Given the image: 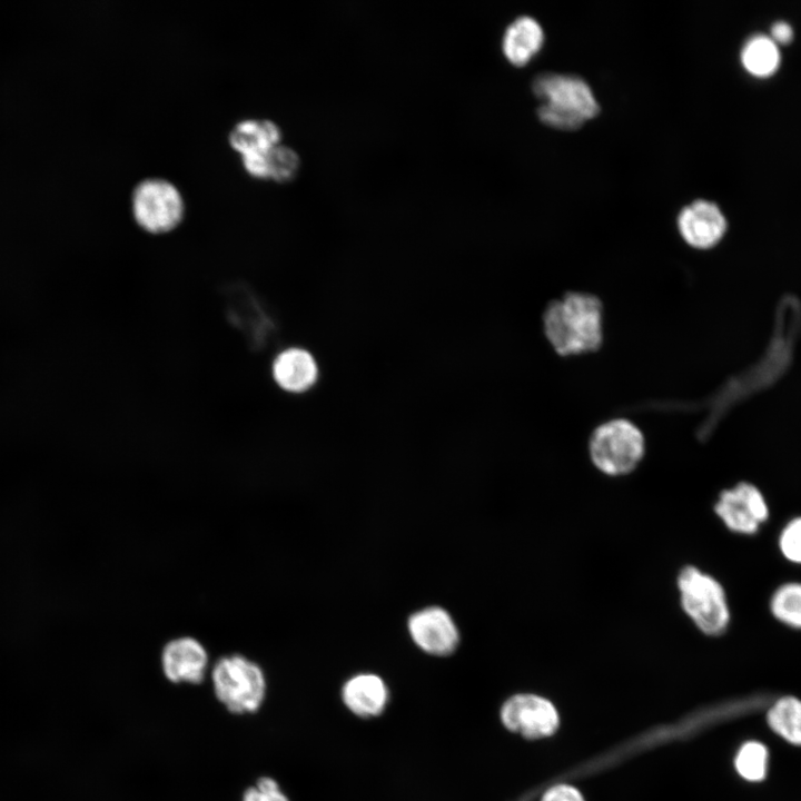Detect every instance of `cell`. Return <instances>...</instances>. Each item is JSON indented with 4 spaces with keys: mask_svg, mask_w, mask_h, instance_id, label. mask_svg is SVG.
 Masks as SVG:
<instances>
[{
    "mask_svg": "<svg viewBox=\"0 0 801 801\" xmlns=\"http://www.w3.org/2000/svg\"><path fill=\"white\" fill-rule=\"evenodd\" d=\"M594 466L609 476L633 472L644 455V437L629 419L613 418L597 426L589 439Z\"/></svg>",
    "mask_w": 801,
    "mask_h": 801,
    "instance_id": "5",
    "label": "cell"
},
{
    "mask_svg": "<svg viewBox=\"0 0 801 801\" xmlns=\"http://www.w3.org/2000/svg\"><path fill=\"white\" fill-rule=\"evenodd\" d=\"M767 749L758 742L745 743L738 753L735 767L738 772L750 781L764 778L767 770Z\"/></svg>",
    "mask_w": 801,
    "mask_h": 801,
    "instance_id": "20",
    "label": "cell"
},
{
    "mask_svg": "<svg viewBox=\"0 0 801 801\" xmlns=\"http://www.w3.org/2000/svg\"><path fill=\"white\" fill-rule=\"evenodd\" d=\"M165 678L175 684H200L208 668L206 647L195 637L180 636L168 641L161 651Z\"/></svg>",
    "mask_w": 801,
    "mask_h": 801,
    "instance_id": "10",
    "label": "cell"
},
{
    "mask_svg": "<svg viewBox=\"0 0 801 801\" xmlns=\"http://www.w3.org/2000/svg\"><path fill=\"white\" fill-rule=\"evenodd\" d=\"M744 68L754 76H769L780 63V52L775 41L765 34L750 37L741 50Z\"/></svg>",
    "mask_w": 801,
    "mask_h": 801,
    "instance_id": "17",
    "label": "cell"
},
{
    "mask_svg": "<svg viewBox=\"0 0 801 801\" xmlns=\"http://www.w3.org/2000/svg\"><path fill=\"white\" fill-rule=\"evenodd\" d=\"M270 370L276 385L290 394L309 390L319 377L315 357L301 347H289L279 352L271 363Z\"/></svg>",
    "mask_w": 801,
    "mask_h": 801,
    "instance_id": "13",
    "label": "cell"
},
{
    "mask_svg": "<svg viewBox=\"0 0 801 801\" xmlns=\"http://www.w3.org/2000/svg\"><path fill=\"white\" fill-rule=\"evenodd\" d=\"M413 643L432 656H447L459 644V630L452 614L442 606L429 605L413 612L407 620Z\"/></svg>",
    "mask_w": 801,
    "mask_h": 801,
    "instance_id": "8",
    "label": "cell"
},
{
    "mask_svg": "<svg viewBox=\"0 0 801 801\" xmlns=\"http://www.w3.org/2000/svg\"><path fill=\"white\" fill-rule=\"evenodd\" d=\"M770 611L782 624L801 629V583L788 582L780 585L771 596Z\"/></svg>",
    "mask_w": 801,
    "mask_h": 801,
    "instance_id": "19",
    "label": "cell"
},
{
    "mask_svg": "<svg viewBox=\"0 0 801 801\" xmlns=\"http://www.w3.org/2000/svg\"><path fill=\"white\" fill-rule=\"evenodd\" d=\"M542 801H584V799L575 788L562 784L548 790Z\"/></svg>",
    "mask_w": 801,
    "mask_h": 801,
    "instance_id": "23",
    "label": "cell"
},
{
    "mask_svg": "<svg viewBox=\"0 0 801 801\" xmlns=\"http://www.w3.org/2000/svg\"><path fill=\"white\" fill-rule=\"evenodd\" d=\"M532 89L543 101L537 109L540 120L555 129L575 130L600 110L590 86L576 76L542 73Z\"/></svg>",
    "mask_w": 801,
    "mask_h": 801,
    "instance_id": "2",
    "label": "cell"
},
{
    "mask_svg": "<svg viewBox=\"0 0 801 801\" xmlns=\"http://www.w3.org/2000/svg\"><path fill=\"white\" fill-rule=\"evenodd\" d=\"M501 721L512 732L542 738L554 732L558 716L552 703L535 694H516L501 708Z\"/></svg>",
    "mask_w": 801,
    "mask_h": 801,
    "instance_id": "9",
    "label": "cell"
},
{
    "mask_svg": "<svg viewBox=\"0 0 801 801\" xmlns=\"http://www.w3.org/2000/svg\"><path fill=\"white\" fill-rule=\"evenodd\" d=\"M680 604L688 617L704 634L724 633L731 621L726 593L722 584L694 565L683 566L676 576Z\"/></svg>",
    "mask_w": 801,
    "mask_h": 801,
    "instance_id": "3",
    "label": "cell"
},
{
    "mask_svg": "<svg viewBox=\"0 0 801 801\" xmlns=\"http://www.w3.org/2000/svg\"><path fill=\"white\" fill-rule=\"evenodd\" d=\"M131 211L140 229L151 235L175 230L184 220L186 207L180 190L165 178L141 179L131 192Z\"/></svg>",
    "mask_w": 801,
    "mask_h": 801,
    "instance_id": "6",
    "label": "cell"
},
{
    "mask_svg": "<svg viewBox=\"0 0 801 801\" xmlns=\"http://www.w3.org/2000/svg\"><path fill=\"white\" fill-rule=\"evenodd\" d=\"M228 144L241 157L259 154L281 144V130L269 119H244L229 131Z\"/></svg>",
    "mask_w": 801,
    "mask_h": 801,
    "instance_id": "16",
    "label": "cell"
},
{
    "mask_svg": "<svg viewBox=\"0 0 801 801\" xmlns=\"http://www.w3.org/2000/svg\"><path fill=\"white\" fill-rule=\"evenodd\" d=\"M714 512L728 530L743 535L755 534L769 518L765 497L748 482L723 490L714 504Z\"/></svg>",
    "mask_w": 801,
    "mask_h": 801,
    "instance_id": "7",
    "label": "cell"
},
{
    "mask_svg": "<svg viewBox=\"0 0 801 801\" xmlns=\"http://www.w3.org/2000/svg\"><path fill=\"white\" fill-rule=\"evenodd\" d=\"M544 32L541 24L531 17L516 18L506 28L502 50L505 58L516 67L525 66L541 50Z\"/></svg>",
    "mask_w": 801,
    "mask_h": 801,
    "instance_id": "15",
    "label": "cell"
},
{
    "mask_svg": "<svg viewBox=\"0 0 801 801\" xmlns=\"http://www.w3.org/2000/svg\"><path fill=\"white\" fill-rule=\"evenodd\" d=\"M241 801H289L279 783L271 777H260L245 790Z\"/></svg>",
    "mask_w": 801,
    "mask_h": 801,
    "instance_id": "22",
    "label": "cell"
},
{
    "mask_svg": "<svg viewBox=\"0 0 801 801\" xmlns=\"http://www.w3.org/2000/svg\"><path fill=\"white\" fill-rule=\"evenodd\" d=\"M768 721L773 731L794 744H801V701L787 696L769 711Z\"/></svg>",
    "mask_w": 801,
    "mask_h": 801,
    "instance_id": "18",
    "label": "cell"
},
{
    "mask_svg": "<svg viewBox=\"0 0 801 801\" xmlns=\"http://www.w3.org/2000/svg\"><path fill=\"white\" fill-rule=\"evenodd\" d=\"M602 312V301L595 295L568 291L545 307V337L561 356L595 352L603 342Z\"/></svg>",
    "mask_w": 801,
    "mask_h": 801,
    "instance_id": "1",
    "label": "cell"
},
{
    "mask_svg": "<svg viewBox=\"0 0 801 801\" xmlns=\"http://www.w3.org/2000/svg\"><path fill=\"white\" fill-rule=\"evenodd\" d=\"M771 38L778 42L787 43L792 39L793 30L785 21H777L771 28Z\"/></svg>",
    "mask_w": 801,
    "mask_h": 801,
    "instance_id": "24",
    "label": "cell"
},
{
    "mask_svg": "<svg viewBox=\"0 0 801 801\" xmlns=\"http://www.w3.org/2000/svg\"><path fill=\"white\" fill-rule=\"evenodd\" d=\"M779 547L788 561L801 564V516L784 526L779 537Z\"/></svg>",
    "mask_w": 801,
    "mask_h": 801,
    "instance_id": "21",
    "label": "cell"
},
{
    "mask_svg": "<svg viewBox=\"0 0 801 801\" xmlns=\"http://www.w3.org/2000/svg\"><path fill=\"white\" fill-rule=\"evenodd\" d=\"M241 165L253 178L285 184L298 174L300 158L293 148L279 144L267 151L243 156Z\"/></svg>",
    "mask_w": 801,
    "mask_h": 801,
    "instance_id": "14",
    "label": "cell"
},
{
    "mask_svg": "<svg viewBox=\"0 0 801 801\" xmlns=\"http://www.w3.org/2000/svg\"><path fill=\"white\" fill-rule=\"evenodd\" d=\"M678 228L691 247L708 249L715 246L723 237L726 220L714 202L699 199L680 211Z\"/></svg>",
    "mask_w": 801,
    "mask_h": 801,
    "instance_id": "11",
    "label": "cell"
},
{
    "mask_svg": "<svg viewBox=\"0 0 801 801\" xmlns=\"http://www.w3.org/2000/svg\"><path fill=\"white\" fill-rule=\"evenodd\" d=\"M342 702L354 715L362 719L379 716L389 701V690L382 676L372 672L357 673L343 684Z\"/></svg>",
    "mask_w": 801,
    "mask_h": 801,
    "instance_id": "12",
    "label": "cell"
},
{
    "mask_svg": "<svg viewBox=\"0 0 801 801\" xmlns=\"http://www.w3.org/2000/svg\"><path fill=\"white\" fill-rule=\"evenodd\" d=\"M216 699L233 714L259 711L267 693L265 673L258 663L243 654L219 657L211 670Z\"/></svg>",
    "mask_w": 801,
    "mask_h": 801,
    "instance_id": "4",
    "label": "cell"
}]
</instances>
